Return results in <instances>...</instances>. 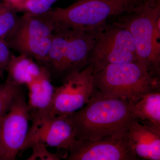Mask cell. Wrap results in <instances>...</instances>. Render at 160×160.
Returning <instances> with one entry per match:
<instances>
[{"mask_svg": "<svg viewBox=\"0 0 160 160\" xmlns=\"http://www.w3.org/2000/svg\"><path fill=\"white\" fill-rule=\"evenodd\" d=\"M2 1L11 5L18 12H22L23 8L27 0H2Z\"/></svg>", "mask_w": 160, "mask_h": 160, "instance_id": "44dd1931", "label": "cell"}, {"mask_svg": "<svg viewBox=\"0 0 160 160\" xmlns=\"http://www.w3.org/2000/svg\"><path fill=\"white\" fill-rule=\"evenodd\" d=\"M131 103L135 120L160 129V89L148 92Z\"/></svg>", "mask_w": 160, "mask_h": 160, "instance_id": "9a60e30c", "label": "cell"}, {"mask_svg": "<svg viewBox=\"0 0 160 160\" xmlns=\"http://www.w3.org/2000/svg\"><path fill=\"white\" fill-rule=\"evenodd\" d=\"M94 43L92 31L75 30L56 26L51 47L43 66L62 81L87 66Z\"/></svg>", "mask_w": 160, "mask_h": 160, "instance_id": "277c9868", "label": "cell"}, {"mask_svg": "<svg viewBox=\"0 0 160 160\" xmlns=\"http://www.w3.org/2000/svg\"><path fill=\"white\" fill-rule=\"evenodd\" d=\"M91 31L94 43L86 66L91 67L93 75L109 65L137 62L132 36L121 23L107 22Z\"/></svg>", "mask_w": 160, "mask_h": 160, "instance_id": "8992f818", "label": "cell"}, {"mask_svg": "<svg viewBox=\"0 0 160 160\" xmlns=\"http://www.w3.org/2000/svg\"><path fill=\"white\" fill-rule=\"evenodd\" d=\"M127 137L138 159L160 160V129L134 120L127 129Z\"/></svg>", "mask_w": 160, "mask_h": 160, "instance_id": "7c38bea8", "label": "cell"}, {"mask_svg": "<svg viewBox=\"0 0 160 160\" xmlns=\"http://www.w3.org/2000/svg\"><path fill=\"white\" fill-rule=\"evenodd\" d=\"M26 86L28 89L27 105L29 112L48 109L51 105L55 87L52 83L49 70L43 66L39 76Z\"/></svg>", "mask_w": 160, "mask_h": 160, "instance_id": "5bb4252c", "label": "cell"}, {"mask_svg": "<svg viewBox=\"0 0 160 160\" xmlns=\"http://www.w3.org/2000/svg\"><path fill=\"white\" fill-rule=\"evenodd\" d=\"M56 25L48 12L41 15L24 13L6 40L10 49L26 55L41 66L46 62Z\"/></svg>", "mask_w": 160, "mask_h": 160, "instance_id": "52a82bcc", "label": "cell"}, {"mask_svg": "<svg viewBox=\"0 0 160 160\" xmlns=\"http://www.w3.org/2000/svg\"><path fill=\"white\" fill-rule=\"evenodd\" d=\"M22 86L15 85L6 79L5 82L0 84V119L9 110Z\"/></svg>", "mask_w": 160, "mask_h": 160, "instance_id": "e0dca14e", "label": "cell"}, {"mask_svg": "<svg viewBox=\"0 0 160 160\" xmlns=\"http://www.w3.org/2000/svg\"><path fill=\"white\" fill-rule=\"evenodd\" d=\"M32 152L27 160H60L63 158L61 154L50 152L46 145L37 143L32 146Z\"/></svg>", "mask_w": 160, "mask_h": 160, "instance_id": "d6986e66", "label": "cell"}, {"mask_svg": "<svg viewBox=\"0 0 160 160\" xmlns=\"http://www.w3.org/2000/svg\"><path fill=\"white\" fill-rule=\"evenodd\" d=\"M12 53L6 40L0 38V79L2 78Z\"/></svg>", "mask_w": 160, "mask_h": 160, "instance_id": "ffe728a7", "label": "cell"}, {"mask_svg": "<svg viewBox=\"0 0 160 160\" xmlns=\"http://www.w3.org/2000/svg\"><path fill=\"white\" fill-rule=\"evenodd\" d=\"M144 0H79L66 8H51L48 13L56 26L89 31L112 17L133 11Z\"/></svg>", "mask_w": 160, "mask_h": 160, "instance_id": "5b68a950", "label": "cell"}, {"mask_svg": "<svg viewBox=\"0 0 160 160\" xmlns=\"http://www.w3.org/2000/svg\"><path fill=\"white\" fill-rule=\"evenodd\" d=\"M55 87L51 105L46 110L52 114L69 115L89 102L96 89L92 69L86 66L82 70L71 75Z\"/></svg>", "mask_w": 160, "mask_h": 160, "instance_id": "30bf717a", "label": "cell"}, {"mask_svg": "<svg viewBox=\"0 0 160 160\" xmlns=\"http://www.w3.org/2000/svg\"><path fill=\"white\" fill-rule=\"evenodd\" d=\"M75 140L95 141L110 136H124L132 122L131 101L103 95L97 90L82 109L69 115Z\"/></svg>", "mask_w": 160, "mask_h": 160, "instance_id": "6da1fadb", "label": "cell"}, {"mask_svg": "<svg viewBox=\"0 0 160 160\" xmlns=\"http://www.w3.org/2000/svg\"><path fill=\"white\" fill-rule=\"evenodd\" d=\"M42 69V66L30 57L12 53L6 68L7 80L18 86H26L39 76Z\"/></svg>", "mask_w": 160, "mask_h": 160, "instance_id": "4fadbf2b", "label": "cell"}, {"mask_svg": "<svg viewBox=\"0 0 160 160\" xmlns=\"http://www.w3.org/2000/svg\"><path fill=\"white\" fill-rule=\"evenodd\" d=\"M8 3L0 0V38L6 40L13 31L19 16Z\"/></svg>", "mask_w": 160, "mask_h": 160, "instance_id": "2e32d148", "label": "cell"}, {"mask_svg": "<svg viewBox=\"0 0 160 160\" xmlns=\"http://www.w3.org/2000/svg\"><path fill=\"white\" fill-rule=\"evenodd\" d=\"M93 76L96 89L109 97L135 102L148 92L160 89V78L137 62L109 65Z\"/></svg>", "mask_w": 160, "mask_h": 160, "instance_id": "3957f363", "label": "cell"}, {"mask_svg": "<svg viewBox=\"0 0 160 160\" xmlns=\"http://www.w3.org/2000/svg\"><path fill=\"white\" fill-rule=\"evenodd\" d=\"M118 22L131 33L137 62L152 75L160 74V0H144Z\"/></svg>", "mask_w": 160, "mask_h": 160, "instance_id": "7a4b0ae2", "label": "cell"}, {"mask_svg": "<svg viewBox=\"0 0 160 160\" xmlns=\"http://www.w3.org/2000/svg\"><path fill=\"white\" fill-rule=\"evenodd\" d=\"M67 151L68 160H138L129 145L127 134L95 141L75 140Z\"/></svg>", "mask_w": 160, "mask_h": 160, "instance_id": "8fae6325", "label": "cell"}, {"mask_svg": "<svg viewBox=\"0 0 160 160\" xmlns=\"http://www.w3.org/2000/svg\"><path fill=\"white\" fill-rule=\"evenodd\" d=\"M30 112L22 89L0 119V160H14L29 129Z\"/></svg>", "mask_w": 160, "mask_h": 160, "instance_id": "9c48e42d", "label": "cell"}, {"mask_svg": "<svg viewBox=\"0 0 160 160\" xmlns=\"http://www.w3.org/2000/svg\"><path fill=\"white\" fill-rule=\"evenodd\" d=\"M32 124L21 151L37 143L47 147L68 150L75 140L74 126L69 115L52 114L47 110L30 112Z\"/></svg>", "mask_w": 160, "mask_h": 160, "instance_id": "ba28073f", "label": "cell"}, {"mask_svg": "<svg viewBox=\"0 0 160 160\" xmlns=\"http://www.w3.org/2000/svg\"><path fill=\"white\" fill-rule=\"evenodd\" d=\"M59 0H27L22 12L33 15L44 14L51 9L52 6Z\"/></svg>", "mask_w": 160, "mask_h": 160, "instance_id": "ac0fdd59", "label": "cell"}]
</instances>
